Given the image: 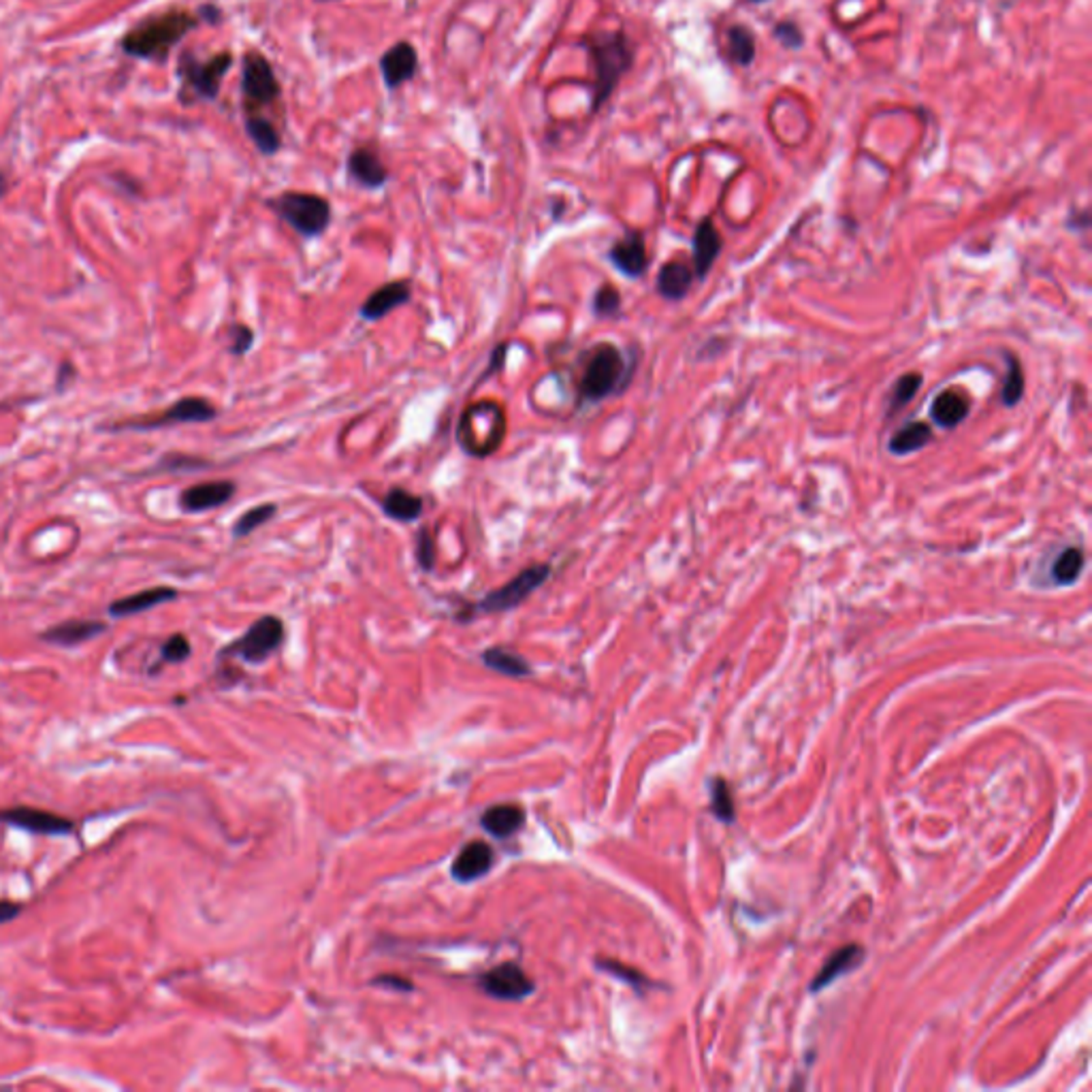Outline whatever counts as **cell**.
<instances>
[{
  "instance_id": "6da1fadb",
  "label": "cell",
  "mask_w": 1092,
  "mask_h": 1092,
  "mask_svg": "<svg viewBox=\"0 0 1092 1092\" xmlns=\"http://www.w3.org/2000/svg\"><path fill=\"white\" fill-rule=\"evenodd\" d=\"M589 56L594 60L595 85H594V112L602 107L615 92L619 80L631 67V48L621 32H599L585 39Z\"/></svg>"
},
{
  "instance_id": "7a4b0ae2",
  "label": "cell",
  "mask_w": 1092,
  "mask_h": 1092,
  "mask_svg": "<svg viewBox=\"0 0 1092 1092\" xmlns=\"http://www.w3.org/2000/svg\"><path fill=\"white\" fill-rule=\"evenodd\" d=\"M197 26V17L186 11H171L165 16L145 19L128 32L122 48L137 58H165L167 51Z\"/></svg>"
},
{
  "instance_id": "3957f363",
  "label": "cell",
  "mask_w": 1092,
  "mask_h": 1092,
  "mask_svg": "<svg viewBox=\"0 0 1092 1092\" xmlns=\"http://www.w3.org/2000/svg\"><path fill=\"white\" fill-rule=\"evenodd\" d=\"M506 416L496 401H476L467 405L457 427V440L472 457L494 455L504 442Z\"/></svg>"
},
{
  "instance_id": "277c9868",
  "label": "cell",
  "mask_w": 1092,
  "mask_h": 1092,
  "mask_svg": "<svg viewBox=\"0 0 1092 1092\" xmlns=\"http://www.w3.org/2000/svg\"><path fill=\"white\" fill-rule=\"evenodd\" d=\"M626 369V359L615 344L602 341V344L594 346L589 350V357L581 373V384H578L581 400L585 403H597L610 398V395L624 387Z\"/></svg>"
},
{
  "instance_id": "5b68a950",
  "label": "cell",
  "mask_w": 1092,
  "mask_h": 1092,
  "mask_svg": "<svg viewBox=\"0 0 1092 1092\" xmlns=\"http://www.w3.org/2000/svg\"><path fill=\"white\" fill-rule=\"evenodd\" d=\"M270 208L307 240L320 238L331 224L329 201L309 192H282L270 201Z\"/></svg>"
},
{
  "instance_id": "8992f818",
  "label": "cell",
  "mask_w": 1092,
  "mask_h": 1092,
  "mask_svg": "<svg viewBox=\"0 0 1092 1092\" xmlns=\"http://www.w3.org/2000/svg\"><path fill=\"white\" fill-rule=\"evenodd\" d=\"M218 416V410L206 400V398H181L169 408L139 416V419L122 421L110 427L112 432H152L163 430V427H176V425H188V423H209Z\"/></svg>"
},
{
  "instance_id": "52a82bcc",
  "label": "cell",
  "mask_w": 1092,
  "mask_h": 1092,
  "mask_svg": "<svg viewBox=\"0 0 1092 1092\" xmlns=\"http://www.w3.org/2000/svg\"><path fill=\"white\" fill-rule=\"evenodd\" d=\"M551 574H553L551 563H533V565L526 567V570H521L506 585H501V587L496 589V592L487 594L478 604H474L472 610H474V613L496 615V613H506V610L517 608V606L526 602V599L533 592H538V589L546 581H549Z\"/></svg>"
},
{
  "instance_id": "ba28073f",
  "label": "cell",
  "mask_w": 1092,
  "mask_h": 1092,
  "mask_svg": "<svg viewBox=\"0 0 1092 1092\" xmlns=\"http://www.w3.org/2000/svg\"><path fill=\"white\" fill-rule=\"evenodd\" d=\"M282 642H284V624L277 617L267 615L261 617L259 621H254L248 631H245L241 638L235 640L231 647H227L224 653L241 658L248 663H261L270 656H273V653L280 649Z\"/></svg>"
},
{
  "instance_id": "9c48e42d",
  "label": "cell",
  "mask_w": 1092,
  "mask_h": 1092,
  "mask_svg": "<svg viewBox=\"0 0 1092 1092\" xmlns=\"http://www.w3.org/2000/svg\"><path fill=\"white\" fill-rule=\"evenodd\" d=\"M241 88L245 101H248L252 107L272 105L273 101L280 99V83H277L270 60L256 51H250L243 56Z\"/></svg>"
},
{
  "instance_id": "30bf717a",
  "label": "cell",
  "mask_w": 1092,
  "mask_h": 1092,
  "mask_svg": "<svg viewBox=\"0 0 1092 1092\" xmlns=\"http://www.w3.org/2000/svg\"><path fill=\"white\" fill-rule=\"evenodd\" d=\"M233 58L231 53H218V56L209 58L208 62H199L192 56H184L181 60V73L188 81V85L203 99H216L220 92V81L227 71L231 69Z\"/></svg>"
},
{
  "instance_id": "8fae6325",
  "label": "cell",
  "mask_w": 1092,
  "mask_h": 1092,
  "mask_svg": "<svg viewBox=\"0 0 1092 1092\" xmlns=\"http://www.w3.org/2000/svg\"><path fill=\"white\" fill-rule=\"evenodd\" d=\"M480 988L499 1001H521L533 992V981L515 962H504L480 978Z\"/></svg>"
},
{
  "instance_id": "7c38bea8",
  "label": "cell",
  "mask_w": 1092,
  "mask_h": 1092,
  "mask_svg": "<svg viewBox=\"0 0 1092 1092\" xmlns=\"http://www.w3.org/2000/svg\"><path fill=\"white\" fill-rule=\"evenodd\" d=\"M0 821L35 834H49V837L51 834H69L73 830L71 819L32 807H14L0 811Z\"/></svg>"
},
{
  "instance_id": "4fadbf2b",
  "label": "cell",
  "mask_w": 1092,
  "mask_h": 1092,
  "mask_svg": "<svg viewBox=\"0 0 1092 1092\" xmlns=\"http://www.w3.org/2000/svg\"><path fill=\"white\" fill-rule=\"evenodd\" d=\"M608 259L615 265L617 272H621L626 277H631V280L645 275L649 267V254L642 233L638 231L626 233L624 238L613 243V248L608 252Z\"/></svg>"
},
{
  "instance_id": "5bb4252c",
  "label": "cell",
  "mask_w": 1092,
  "mask_h": 1092,
  "mask_svg": "<svg viewBox=\"0 0 1092 1092\" xmlns=\"http://www.w3.org/2000/svg\"><path fill=\"white\" fill-rule=\"evenodd\" d=\"M235 494H238V485L233 480H209V483H201L181 491L179 506L184 512L197 515V512H208L224 506L229 499H233Z\"/></svg>"
},
{
  "instance_id": "9a60e30c",
  "label": "cell",
  "mask_w": 1092,
  "mask_h": 1092,
  "mask_svg": "<svg viewBox=\"0 0 1092 1092\" xmlns=\"http://www.w3.org/2000/svg\"><path fill=\"white\" fill-rule=\"evenodd\" d=\"M410 297H412V286L408 280H393L376 288V291L363 302L359 316L363 320H368V323H376V320L389 316L393 309L410 304Z\"/></svg>"
},
{
  "instance_id": "2e32d148",
  "label": "cell",
  "mask_w": 1092,
  "mask_h": 1092,
  "mask_svg": "<svg viewBox=\"0 0 1092 1092\" xmlns=\"http://www.w3.org/2000/svg\"><path fill=\"white\" fill-rule=\"evenodd\" d=\"M380 71L384 83H387L391 90L400 88V85L410 81L416 71H419V53H416V49L408 41L395 43V46L384 51V56L380 58Z\"/></svg>"
},
{
  "instance_id": "e0dca14e",
  "label": "cell",
  "mask_w": 1092,
  "mask_h": 1092,
  "mask_svg": "<svg viewBox=\"0 0 1092 1092\" xmlns=\"http://www.w3.org/2000/svg\"><path fill=\"white\" fill-rule=\"evenodd\" d=\"M105 629H107V626L103 624V621L71 619V621H62V624L43 631L41 640H46V642H49V645H56V647H78V645H81V642H88L96 636H101Z\"/></svg>"
},
{
  "instance_id": "ac0fdd59",
  "label": "cell",
  "mask_w": 1092,
  "mask_h": 1092,
  "mask_svg": "<svg viewBox=\"0 0 1092 1092\" xmlns=\"http://www.w3.org/2000/svg\"><path fill=\"white\" fill-rule=\"evenodd\" d=\"M720 252H722V235L715 229L713 220L706 218L695 227L693 233V275L704 280L713 270Z\"/></svg>"
},
{
  "instance_id": "d6986e66",
  "label": "cell",
  "mask_w": 1092,
  "mask_h": 1092,
  "mask_svg": "<svg viewBox=\"0 0 1092 1092\" xmlns=\"http://www.w3.org/2000/svg\"><path fill=\"white\" fill-rule=\"evenodd\" d=\"M491 866H494V850L483 841H472L457 855L451 873L457 882L469 883L487 875Z\"/></svg>"
},
{
  "instance_id": "ffe728a7",
  "label": "cell",
  "mask_w": 1092,
  "mask_h": 1092,
  "mask_svg": "<svg viewBox=\"0 0 1092 1092\" xmlns=\"http://www.w3.org/2000/svg\"><path fill=\"white\" fill-rule=\"evenodd\" d=\"M348 176L355 179L359 186L376 190L387 184L389 171L371 149L359 147L348 156Z\"/></svg>"
},
{
  "instance_id": "44dd1931",
  "label": "cell",
  "mask_w": 1092,
  "mask_h": 1092,
  "mask_svg": "<svg viewBox=\"0 0 1092 1092\" xmlns=\"http://www.w3.org/2000/svg\"><path fill=\"white\" fill-rule=\"evenodd\" d=\"M176 597H177V589H174V587H152V589H145V592H139V594L115 599V602L110 604V615L112 617H133V615H139V613H145V610H152L160 604L174 602Z\"/></svg>"
},
{
  "instance_id": "7402d4cb",
  "label": "cell",
  "mask_w": 1092,
  "mask_h": 1092,
  "mask_svg": "<svg viewBox=\"0 0 1092 1092\" xmlns=\"http://www.w3.org/2000/svg\"><path fill=\"white\" fill-rule=\"evenodd\" d=\"M969 412L971 401L956 389L939 393L935 401L930 403V419H933L935 425L944 427V430H954V427L967 419Z\"/></svg>"
},
{
  "instance_id": "603a6c76",
  "label": "cell",
  "mask_w": 1092,
  "mask_h": 1092,
  "mask_svg": "<svg viewBox=\"0 0 1092 1092\" xmlns=\"http://www.w3.org/2000/svg\"><path fill=\"white\" fill-rule=\"evenodd\" d=\"M693 270L688 263L670 261L659 270L656 288L666 302H683L690 295L693 284Z\"/></svg>"
},
{
  "instance_id": "cb8c5ba5",
  "label": "cell",
  "mask_w": 1092,
  "mask_h": 1092,
  "mask_svg": "<svg viewBox=\"0 0 1092 1092\" xmlns=\"http://www.w3.org/2000/svg\"><path fill=\"white\" fill-rule=\"evenodd\" d=\"M862 958H864V949L860 946H845L839 951H834L826 965H823V969L816 976V980H813L811 990L818 992L821 988L830 986L834 980H839L848 971L858 967Z\"/></svg>"
},
{
  "instance_id": "d4e9b609",
  "label": "cell",
  "mask_w": 1092,
  "mask_h": 1092,
  "mask_svg": "<svg viewBox=\"0 0 1092 1092\" xmlns=\"http://www.w3.org/2000/svg\"><path fill=\"white\" fill-rule=\"evenodd\" d=\"M423 498L410 494L401 487L389 489V494L382 499V512L393 521L400 523H414L423 517Z\"/></svg>"
},
{
  "instance_id": "484cf974",
  "label": "cell",
  "mask_w": 1092,
  "mask_h": 1092,
  "mask_svg": "<svg viewBox=\"0 0 1092 1092\" xmlns=\"http://www.w3.org/2000/svg\"><path fill=\"white\" fill-rule=\"evenodd\" d=\"M930 442H933V430H930V425L922 421H914L901 427V430L890 437L887 451L896 457H905L915 451H922V448H926Z\"/></svg>"
},
{
  "instance_id": "4316f807",
  "label": "cell",
  "mask_w": 1092,
  "mask_h": 1092,
  "mask_svg": "<svg viewBox=\"0 0 1092 1092\" xmlns=\"http://www.w3.org/2000/svg\"><path fill=\"white\" fill-rule=\"evenodd\" d=\"M523 818H526V813H523L521 807L498 805L491 807L483 816V828L498 839H506L523 826Z\"/></svg>"
},
{
  "instance_id": "83f0119b",
  "label": "cell",
  "mask_w": 1092,
  "mask_h": 1092,
  "mask_svg": "<svg viewBox=\"0 0 1092 1092\" xmlns=\"http://www.w3.org/2000/svg\"><path fill=\"white\" fill-rule=\"evenodd\" d=\"M1084 565H1086L1084 551L1079 549V546H1067V549H1063L1054 557V562L1050 565V576L1056 585L1069 587L1082 576Z\"/></svg>"
},
{
  "instance_id": "f1b7e54d",
  "label": "cell",
  "mask_w": 1092,
  "mask_h": 1092,
  "mask_svg": "<svg viewBox=\"0 0 1092 1092\" xmlns=\"http://www.w3.org/2000/svg\"><path fill=\"white\" fill-rule=\"evenodd\" d=\"M483 661L485 666L506 674V677H528L531 672L530 663L523 659L517 653H512L508 649H501V647H494V649H487L483 653Z\"/></svg>"
},
{
  "instance_id": "f546056e",
  "label": "cell",
  "mask_w": 1092,
  "mask_h": 1092,
  "mask_svg": "<svg viewBox=\"0 0 1092 1092\" xmlns=\"http://www.w3.org/2000/svg\"><path fill=\"white\" fill-rule=\"evenodd\" d=\"M245 131H248L254 145L259 147V152L265 156H272L282 147L280 135H277L273 124L270 120H265V117H256V115L248 117V120H245Z\"/></svg>"
},
{
  "instance_id": "4dcf8cb0",
  "label": "cell",
  "mask_w": 1092,
  "mask_h": 1092,
  "mask_svg": "<svg viewBox=\"0 0 1092 1092\" xmlns=\"http://www.w3.org/2000/svg\"><path fill=\"white\" fill-rule=\"evenodd\" d=\"M277 515L275 504H259L250 510H245L243 515L235 521L233 526V538H248L252 531L263 528L265 523H270Z\"/></svg>"
},
{
  "instance_id": "1f68e13d",
  "label": "cell",
  "mask_w": 1092,
  "mask_h": 1092,
  "mask_svg": "<svg viewBox=\"0 0 1092 1092\" xmlns=\"http://www.w3.org/2000/svg\"><path fill=\"white\" fill-rule=\"evenodd\" d=\"M922 373L917 371H909L903 373L901 378L896 380V384L892 387V395H890V408H887V416H894L898 410H903L905 405L912 401L917 391L922 389Z\"/></svg>"
},
{
  "instance_id": "d6a6232c",
  "label": "cell",
  "mask_w": 1092,
  "mask_h": 1092,
  "mask_svg": "<svg viewBox=\"0 0 1092 1092\" xmlns=\"http://www.w3.org/2000/svg\"><path fill=\"white\" fill-rule=\"evenodd\" d=\"M1008 359H1010V368L1001 391V401L1008 405V408H1013V405H1018L1024 398V371L1018 357L1008 355Z\"/></svg>"
},
{
  "instance_id": "836d02e7",
  "label": "cell",
  "mask_w": 1092,
  "mask_h": 1092,
  "mask_svg": "<svg viewBox=\"0 0 1092 1092\" xmlns=\"http://www.w3.org/2000/svg\"><path fill=\"white\" fill-rule=\"evenodd\" d=\"M727 41H730V53L732 58L738 64H752L755 58V39H754V32L747 30L745 26H734L730 28V35H727Z\"/></svg>"
},
{
  "instance_id": "e575fe53",
  "label": "cell",
  "mask_w": 1092,
  "mask_h": 1092,
  "mask_svg": "<svg viewBox=\"0 0 1092 1092\" xmlns=\"http://www.w3.org/2000/svg\"><path fill=\"white\" fill-rule=\"evenodd\" d=\"M621 312V293L613 284H602L594 295V314L599 318H615Z\"/></svg>"
},
{
  "instance_id": "d590c367",
  "label": "cell",
  "mask_w": 1092,
  "mask_h": 1092,
  "mask_svg": "<svg viewBox=\"0 0 1092 1092\" xmlns=\"http://www.w3.org/2000/svg\"><path fill=\"white\" fill-rule=\"evenodd\" d=\"M711 802H713V813L717 818H720L722 821H732V818H734L732 794H730V789H727L723 779H717L713 784Z\"/></svg>"
},
{
  "instance_id": "8d00e7d4",
  "label": "cell",
  "mask_w": 1092,
  "mask_h": 1092,
  "mask_svg": "<svg viewBox=\"0 0 1092 1092\" xmlns=\"http://www.w3.org/2000/svg\"><path fill=\"white\" fill-rule=\"evenodd\" d=\"M416 563L423 572H432L435 565V540L427 528H421L416 533Z\"/></svg>"
},
{
  "instance_id": "74e56055",
  "label": "cell",
  "mask_w": 1092,
  "mask_h": 1092,
  "mask_svg": "<svg viewBox=\"0 0 1092 1092\" xmlns=\"http://www.w3.org/2000/svg\"><path fill=\"white\" fill-rule=\"evenodd\" d=\"M190 656V642L184 634H174L160 647V658L167 663H181Z\"/></svg>"
},
{
  "instance_id": "f35d334b",
  "label": "cell",
  "mask_w": 1092,
  "mask_h": 1092,
  "mask_svg": "<svg viewBox=\"0 0 1092 1092\" xmlns=\"http://www.w3.org/2000/svg\"><path fill=\"white\" fill-rule=\"evenodd\" d=\"M229 337H231L229 350L235 357L248 355L250 348L254 346V331L248 325H233L229 329Z\"/></svg>"
},
{
  "instance_id": "ab89813d",
  "label": "cell",
  "mask_w": 1092,
  "mask_h": 1092,
  "mask_svg": "<svg viewBox=\"0 0 1092 1092\" xmlns=\"http://www.w3.org/2000/svg\"><path fill=\"white\" fill-rule=\"evenodd\" d=\"M203 466H208V462H203V459L184 457V455H167L163 462L158 464L156 472H177V469H195Z\"/></svg>"
},
{
  "instance_id": "60d3db41",
  "label": "cell",
  "mask_w": 1092,
  "mask_h": 1092,
  "mask_svg": "<svg viewBox=\"0 0 1092 1092\" xmlns=\"http://www.w3.org/2000/svg\"><path fill=\"white\" fill-rule=\"evenodd\" d=\"M775 35L777 39L784 43L786 48H798L802 43V35L796 24H791V21H784V24H779L775 28Z\"/></svg>"
},
{
  "instance_id": "b9f144b4",
  "label": "cell",
  "mask_w": 1092,
  "mask_h": 1092,
  "mask_svg": "<svg viewBox=\"0 0 1092 1092\" xmlns=\"http://www.w3.org/2000/svg\"><path fill=\"white\" fill-rule=\"evenodd\" d=\"M599 967L606 969L608 973H613V976H617V978H621V980H626V981H629V983H636V986H638V983H642V976H640V973L624 969L621 965H617V962L606 960V962H599Z\"/></svg>"
},
{
  "instance_id": "7bdbcfd3",
  "label": "cell",
  "mask_w": 1092,
  "mask_h": 1092,
  "mask_svg": "<svg viewBox=\"0 0 1092 1092\" xmlns=\"http://www.w3.org/2000/svg\"><path fill=\"white\" fill-rule=\"evenodd\" d=\"M506 355H508V344H499V346H498V348L494 350V355H491V361H489V369L485 371V378L494 376V373H496L498 369H501V366H504V359H506Z\"/></svg>"
},
{
  "instance_id": "ee69618b",
  "label": "cell",
  "mask_w": 1092,
  "mask_h": 1092,
  "mask_svg": "<svg viewBox=\"0 0 1092 1092\" xmlns=\"http://www.w3.org/2000/svg\"><path fill=\"white\" fill-rule=\"evenodd\" d=\"M19 914H21V905H19V903L0 901V924L11 922V919L17 917Z\"/></svg>"
},
{
  "instance_id": "f6af8a7d",
  "label": "cell",
  "mask_w": 1092,
  "mask_h": 1092,
  "mask_svg": "<svg viewBox=\"0 0 1092 1092\" xmlns=\"http://www.w3.org/2000/svg\"><path fill=\"white\" fill-rule=\"evenodd\" d=\"M373 983H384V986H389V983H393V986H395V988H400V990H403V992L412 990V983H410L408 980H403V978H389V976H382V978H378V980H376V981H373Z\"/></svg>"
},
{
  "instance_id": "bcb514c9",
  "label": "cell",
  "mask_w": 1092,
  "mask_h": 1092,
  "mask_svg": "<svg viewBox=\"0 0 1092 1092\" xmlns=\"http://www.w3.org/2000/svg\"><path fill=\"white\" fill-rule=\"evenodd\" d=\"M3 195H5V177L0 176V197H3Z\"/></svg>"
},
{
  "instance_id": "7dc6e473",
  "label": "cell",
  "mask_w": 1092,
  "mask_h": 1092,
  "mask_svg": "<svg viewBox=\"0 0 1092 1092\" xmlns=\"http://www.w3.org/2000/svg\"><path fill=\"white\" fill-rule=\"evenodd\" d=\"M754 3H762V0H754Z\"/></svg>"
}]
</instances>
